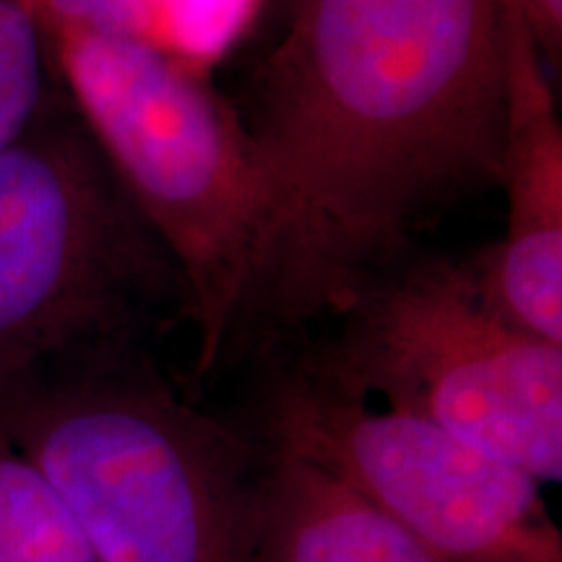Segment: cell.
Here are the masks:
<instances>
[{
	"mask_svg": "<svg viewBox=\"0 0 562 562\" xmlns=\"http://www.w3.org/2000/svg\"><path fill=\"white\" fill-rule=\"evenodd\" d=\"M508 0H300L248 136L277 195L261 313H339L406 235L501 182Z\"/></svg>",
	"mask_w": 562,
	"mask_h": 562,
	"instance_id": "cell-1",
	"label": "cell"
},
{
	"mask_svg": "<svg viewBox=\"0 0 562 562\" xmlns=\"http://www.w3.org/2000/svg\"><path fill=\"white\" fill-rule=\"evenodd\" d=\"M516 5L537 50L547 60L558 63L562 53V0H516Z\"/></svg>",
	"mask_w": 562,
	"mask_h": 562,
	"instance_id": "cell-13",
	"label": "cell"
},
{
	"mask_svg": "<svg viewBox=\"0 0 562 562\" xmlns=\"http://www.w3.org/2000/svg\"><path fill=\"white\" fill-rule=\"evenodd\" d=\"M505 232L476 266L482 292L510 323L562 347V125L542 53L508 0L501 182Z\"/></svg>",
	"mask_w": 562,
	"mask_h": 562,
	"instance_id": "cell-7",
	"label": "cell"
},
{
	"mask_svg": "<svg viewBox=\"0 0 562 562\" xmlns=\"http://www.w3.org/2000/svg\"><path fill=\"white\" fill-rule=\"evenodd\" d=\"M258 446L261 562H440L326 472Z\"/></svg>",
	"mask_w": 562,
	"mask_h": 562,
	"instance_id": "cell-8",
	"label": "cell"
},
{
	"mask_svg": "<svg viewBox=\"0 0 562 562\" xmlns=\"http://www.w3.org/2000/svg\"><path fill=\"white\" fill-rule=\"evenodd\" d=\"M334 315L336 331L302 351L315 368L539 484L560 482L562 347L505 318L474 261L378 271Z\"/></svg>",
	"mask_w": 562,
	"mask_h": 562,
	"instance_id": "cell-4",
	"label": "cell"
},
{
	"mask_svg": "<svg viewBox=\"0 0 562 562\" xmlns=\"http://www.w3.org/2000/svg\"><path fill=\"white\" fill-rule=\"evenodd\" d=\"M0 427L100 562H261V446L188 402L136 336L0 385Z\"/></svg>",
	"mask_w": 562,
	"mask_h": 562,
	"instance_id": "cell-2",
	"label": "cell"
},
{
	"mask_svg": "<svg viewBox=\"0 0 562 562\" xmlns=\"http://www.w3.org/2000/svg\"><path fill=\"white\" fill-rule=\"evenodd\" d=\"M40 21L76 115L178 271L193 375L206 378L261 313L277 243L269 172L199 70L123 34Z\"/></svg>",
	"mask_w": 562,
	"mask_h": 562,
	"instance_id": "cell-3",
	"label": "cell"
},
{
	"mask_svg": "<svg viewBox=\"0 0 562 562\" xmlns=\"http://www.w3.org/2000/svg\"><path fill=\"white\" fill-rule=\"evenodd\" d=\"M40 16L131 37L128 0H32Z\"/></svg>",
	"mask_w": 562,
	"mask_h": 562,
	"instance_id": "cell-12",
	"label": "cell"
},
{
	"mask_svg": "<svg viewBox=\"0 0 562 562\" xmlns=\"http://www.w3.org/2000/svg\"><path fill=\"white\" fill-rule=\"evenodd\" d=\"M0 562H100L58 492L0 427Z\"/></svg>",
	"mask_w": 562,
	"mask_h": 562,
	"instance_id": "cell-9",
	"label": "cell"
},
{
	"mask_svg": "<svg viewBox=\"0 0 562 562\" xmlns=\"http://www.w3.org/2000/svg\"><path fill=\"white\" fill-rule=\"evenodd\" d=\"M277 3H281V5H284L286 16H292V13H294V9H297V5H300V0H277Z\"/></svg>",
	"mask_w": 562,
	"mask_h": 562,
	"instance_id": "cell-14",
	"label": "cell"
},
{
	"mask_svg": "<svg viewBox=\"0 0 562 562\" xmlns=\"http://www.w3.org/2000/svg\"><path fill=\"white\" fill-rule=\"evenodd\" d=\"M240 422L326 472L440 562H562L542 484L432 422L347 389L302 351L266 362Z\"/></svg>",
	"mask_w": 562,
	"mask_h": 562,
	"instance_id": "cell-6",
	"label": "cell"
},
{
	"mask_svg": "<svg viewBox=\"0 0 562 562\" xmlns=\"http://www.w3.org/2000/svg\"><path fill=\"white\" fill-rule=\"evenodd\" d=\"M180 277L76 110L45 104L0 157V385L136 336Z\"/></svg>",
	"mask_w": 562,
	"mask_h": 562,
	"instance_id": "cell-5",
	"label": "cell"
},
{
	"mask_svg": "<svg viewBox=\"0 0 562 562\" xmlns=\"http://www.w3.org/2000/svg\"><path fill=\"white\" fill-rule=\"evenodd\" d=\"M266 0H128L131 37L203 74L250 30Z\"/></svg>",
	"mask_w": 562,
	"mask_h": 562,
	"instance_id": "cell-10",
	"label": "cell"
},
{
	"mask_svg": "<svg viewBox=\"0 0 562 562\" xmlns=\"http://www.w3.org/2000/svg\"><path fill=\"white\" fill-rule=\"evenodd\" d=\"M50 70L47 34L32 0H0V157L47 104Z\"/></svg>",
	"mask_w": 562,
	"mask_h": 562,
	"instance_id": "cell-11",
	"label": "cell"
}]
</instances>
